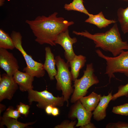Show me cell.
I'll return each mask as SVG.
<instances>
[{
  "mask_svg": "<svg viewBox=\"0 0 128 128\" xmlns=\"http://www.w3.org/2000/svg\"><path fill=\"white\" fill-rule=\"evenodd\" d=\"M74 103L70 108L68 117L72 120L77 119L75 127L81 126L90 122L93 115L92 112L87 111L79 100Z\"/></svg>",
  "mask_w": 128,
  "mask_h": 128,
  "instance_id": "8",
  "label": "cell"
},
{
  "mask_svg": "<svg viewBox=\"0 0 128 128\" xmlns=\"http://www.w3.org/2000/svg\"><path fill=\"white\" fill-rule=\"evenodd\" d=\"M76 120L70 122L68 120H65L60 124L56 125L55 128H74L77 124Z\"/></svg>",
  "mask_w": 128,
  "mask_h": 128,
  "instance_id": "26",
  "label": "cell"
},
{
  "mask_svg": "<svg viewBox=\"0 0 128 128\" xmlns=\"http://www.w3.org/2000/svg\"><path fill=\"white\" fill-rule=\"evenodd\" d=\"M80 128H95L96 127L91 122L83 126L80 127Z\"/></svg>",
  "mask_w": 128,
  "mask_h": 128,
  "instance_id": "30",
  "label": "cell"
},
{
  "mask_svg": "<svg viewBox=\"0 0 128 128\" xmlns=\"http://www.w3.org/2000/svg\"><path fill=\"white\" fill-rule=\"evenodd\" d=\"M96 52L98 56L106 61L105 74L109 77L110 83L111 78H115L114 74L115 73H123L128 77V50H123L119 55L113 57L105 55L99 49Z\"/></svg>",
  "mask_w": 128,
  "mask_h": 128,
  "instance_id": "6",
  "label": "cell"
},
{
  "mask_svg": "<svg viewBox=\"0 0 128 128\" xmlns=\"http://www.w3.org/2000/svg\"><path fill=\"white\" fill-rule=\"evenodd\" d=\"M94 72L92 64H87L86 70L83 71L84 74L82 77L74 81V91L70 100L71 103H75L85 96L90 87L99 83V80Z\"/></svg>",
  "mask_w": 128,
  "mask_h": 128,
  "instance_id": "4",
  "label": "cell"
},
{
  "mask_svg": "<svg viewBox=\"0 0 128 128\" xmlns=\"http://www.w3.org/2000/svg\"><path fill=\"white\" fill-rule=\"evenodd\" d=\"M21 114L16 109H14L13 107L10 106L7 109L2 116L5 117H9L16 119L21 116Z\"/></svg>",
  "mask_w": 128,
  "mask_h": 128,
  "instance_id": "24",
  "label": "cell"
},
{
  "mask_svg": "<svg viewBox=\"0 0 128 128\" xmlns=\"http://www.w3.org/2000/svg\"><path fill=\"white\" fill-rule=\"evenodd\" d=\"M15 48L10 36L3 30L0 29V48L12 50Z\"/></svg>",
  "mask_w": 128,
  "mask_h": 128,
  "instance_id": "21",
  "label": "cell"
},
{
  "mask_svg": "<svg viewBox=\"0 0 128 128\" xmlns=\"http://www.w3.org/2000/svg\"><path fill=\"white\" fill-rule=\"evenodd\" d=\"M123 96L128 97V83L124 85H120L118 87V91L112 96L111 100L114 101L118 98Z\"/></svg>",
  "mask_w": 128,
  "mask_h": 128,
  "instance_id": "22",
  "label": "cell"
},
{
  "mask_svg": "<svg viewBox=\"0 0 128 128\" xmlns=\"http://www.w3.org/2000/svg\"><path fill=\"white\" fill-rule=\"evenodd\" d=\"M59 114V109L56 107H54L53 108L51 114L54 116H58Z\"/></svg>",
  "mask_w": 128,
  "mask_h": 128,
  "instance_id": "28",
  "label": "cell"
},
{
  "mask_svg": "<svg viewBox=\"0 0 128 128\" xmlns=\"http://www.w3.org/2000/svg\"><path fill=\"white\" fill-rule=\"evenodd\" d=\"M0 67L11 76L19 68L17 60L13 53L2 48H0Z\"/></svg>",
  "mask_w": 128,
  "mask_h": 128,
  "instance_id": "11",
  "label": "cell"
},
{
  "mask_svg": "<svg viewBox=\"0 0 128 128\" xmlns=\"http://www.w3.org/2000/svg\"><path fill=\"white\" fill-rule=\"evenodd\" d=\"M106 128H128V123L119 121L115 123H110L106 127Z\"/></svg>",
  "mask_w": 128,
  "mask_h": 128,
  "instance_id": "27",
  "label": "cell"
},
{
  "mask_svg": "<svg viewBox=\"0 0 128 128\" xmlns=\"http://www.w3.org/2000/svg\"><path fill=\"white\" fill-rule=\"evenodd\" d=\"M58 14L55 12L48 17L39 16L33 20H26L36 37L35 41L41 45L47 44L55 46V41L58 36L74 24L73 21L58 17Z\"/></svg>",
  "mask_w": 128,
  "mask_h": 128,
  "instance_id": "1",
  "label": "cell"
},
{
  "mask_svg": "<svg viewBox=\"0 0 128 128\" xmlns=\"http://www.w3.org/2000/svg\"><path fill=\"white\" fill-rule=\"evenodd\" d=\"M45 50V59L43 64V68L47 72L50 80H53L54 79L55 76L57 73L55 66V58L50 47H46Z\"/></svg>",
  "mask_w": 128,
  "mask_h": 128,
  "instance_id": "14",
  "label": "cell"
},
{
  "mask_svg": "<svg viewBox=\"0 0 128 128\" xmlns=\"http://www.w3.org/2000/svg\"><path fill=\"white\" fill-rule=\"evenodd\" d=\"M18 85L13 76L6 73L0 77V101L5 99L11 100L18 88Z\"/></svg>",
  "mask_w": 128,
  "mask_h": 128,
  "instance_id": "9",
  "label": "cell"
},
{
  "mask_svg": "<svg viewBox=\"0 0 128 128\" xmlns=\"http://www.w3.org/2000/svg\"><path fill=\"white\" fill-rule=\"evenodd\" d=\"M88 16V18L85 22L94 25L100 29L105 28L109 25L116 22L114 20L106 18L102 11L95 15L90 14Z\"/></svg>",
  "mask_w": 128,
  "mask_h": 128,
  "instance_id": "15",
  "label": "cell"
},
{
  "mask_svg": "<svg viewBox=\"0 0 128 128\" xmlns=\"http://www.w3.org/2000/svg\"><path fill=\"white\" fill-rule=\"evenodd\" d=\"M30 106L20 102L17 106V109L20 114L27 117L29 113Z\"/></svg>",
  "mask_w": 128,
  "mask_h": 128,
  "instance_id": "25",
  "label": "cell"
},
{
  "mask_svg": "<svg viewBox=\"0 0 128 128\" xmlns=\"http://www.w3.org/2000/svg\"><path fill=\"white\" fill-rule=\"evenodd\" d=\"M36 121L23 123L20 122L14 118L0 116V128L5 125L8 128H24L33 124Z\"/></svg>",
  "mask_w": 128,
  "mask_h": 128,
  "instance_id": "18",
  "label": "cell"
},
{
  "mask_svg": "<svg viewBox=\"0 0 128 128\" xmlns=\"http://www.w3.org/2000/svg\"><path fill=\"white\" fill-rule=\"evenodd\" d=\"M112 112L113 113L122 115L128 116V103L114 106Z\"/></svg>",
  "mask_w": 128,
  "mask_h": 128,
  "instance_id": "23",
  "label": "cell"
},
{
  "mask_svg": "<svg viewBox=\"0 0 128 128\" xmlns=\"http://www.w3.org/2000/svg\"><path fill=\"white\" fill-rule=\"evenodd\" d=\"M101 95L93 92L88 96H83L79 99L82 105L88 111L92 112L96 108L100 101Z\"/></svg>",
  "mask_w": 128,
  "mask_h": 128,
  "instance_id": "17",
  "label": "cell"
},
{
  "mask_svg": "<svg viewBox=\"0 0 128 128\" xmlns=\"http://www.w3.org/2000/svg\"><path fill=\"white\" fill-rule=\"evenodd\" d=\"M13 77L21 91H27L33 88L32 83L34 77L28 73L18 70L14 73Z\"/></svg>",
  "mask_w": 128,
  "mask_h": 128,
  "instance_id": "12",
  "label": "cell"
},
{
  "mask_svg": "<svg viewBox=\"0 0 128 128\" xmlns=\"http://www.w3.org/2000/svg\"><path fill=\"white\" fill-rule=\"evenodd\" d=\"M112 96V92L106 96H101L99 102L92 113L94 119L97 121L102 120L106 116V109L108 104L111 100Z\"/></svg>",
  "mask_w": 128,
  "mask_h": 128,
  "instance_id": "13",
  "label": "cell"
},
{
  "mask_svg": "<svg viewBox=\"0 0 128 128\" xmlns=\"http://www.w3.org/2000/svg\"><path fill=\"white\" fill-rule=\"evenodd\" d=\"M123 0V1H128V0Z\"/></svg>",
  "mask_w": 128,
  "mask_h": 128,
  "instance_id": "33",
  "label": "cell"
},
{
  "mask_svg": "<svg viewBox=\"0 0 128 128\" xmlns=\"http://www.w3.org/2000/svg\"><path fill=\"white\" fill-rule=\"evenodd\" d=\"M86 57L82 55H76L69 62L71 69V73L73 81L77 79L79 75L80 70L84 66L86 62Z\"/></svg>",
  "mask_w": 128,
  "mask_h": 128,
  "instance_id": "16",
  "label": "cell"
},
{
  "mask_svg": "<svg viewBox=\"0 0 128 128\" xmlns=\"http://www.w3.org/2000/svg\"><path fill=\"white\" fill-rule=\"evenodd\" d=\"M53 107L51 105H48L46 108L45 110V112L48 115H50L51 114Z\"/></svg>",
  "mask_w": 128,
  "mask_h": 128,
  "instance_id": "29",
  "label": "cell"
},
{
  "mask_svg": "<svg viewBox=\"0 0 128 128\" xmlns=\"http://www.w3.org/2000/svg\"><path fill=\"white\" fill-rule=\"evenodd\" d=\"M5 105L0 104V114L2 112L5 110Z\"/></svg>",
  "mask_w": 128,
  "mask_h": 128,
  "instance_id": "31",
  "label": "cell"
},
{
  "mask_svg": "<svg viewBox=\"0 0 128 128\" xmlns=\"http://www.w3.org/2000/svg\"><path fill=\"white\" fill-rule=\"evenodd\" d=\"M64 8L67 11H78L88 16L90 14L84 6L83 0H73L70 4H65Z\"/></svg>",
  "mask_w": 128,
  "mask_h": 128,
  "instance_id": "20",
  "label": "cell"
},
{
  "mask_svg": "<svg viewBox=\"0 0 128 128\" xmlns=\"http://www.w3.org/2000/svg\"><path fill=\"white\" fill-rule=\"evenodd\" d=\"M73 33L92 40L96 48H100L105 51L110 52L114 57L119 55L124 50H128L127 41H122L116 23L105 32L92 34L85 30L81 32L73 31Z\"/></svg>",
  "mask_w": 128,
  "mask_h": 128,
  "instance_id": "2",
  "label": "cell"
},
{
  "mask_svg": "<svg viewBox=\"0 0 128 128\" xmlns=\"http://www.w3.org/2000/svg\"><path fill=\"white\" fill-rule=\"evenodd\" d=\"M55 59L57 69V73L55 76L57 81L56 88L58 90L62 91V96L68 106L69 100L74 90L72 86L73 80L69 69V63L66 62L59 55L56 56Z\"/></svg>",
  "mask_w": 128,
  "mask_h": 128,
  "instance_id": "3",
  "label": "cell"
},
{
  "mask_svg": "<svg viewBox=\"0 0 128 128\" xmlns=\"http://www.w3.org/2000/svg\"><path fill=\"white\" fill-rule=\"evenodd\" d=\"M5 1V0H0V6H2L4 5Z\"/></svg>",
  "mask_w": 128,
  "mask_h": 128,
  "instance_id": "32",
  "label": "cell"
},
{
  "mask_svg": "<svg viewBox=\"0 0 128 128\" xmlns=\"http://www.w3.org/2000/svg\"><path fill=\"white\" fill-rule=\"evenodd\" d=\"M77 41L76 37L72 38L70 37L68 29L60 33L55 41L56 44L59 45L63 48L64 50V57L67 62L69 63L76 55L73 50V45Z\"/></svg>",
  "mask_w": 128,
  "mask_h": 128,
  "instance_id": "10",
  "label": "cell"
},
{
  "mask_svg": "<svg viewBox=\"0 0 128 128\" xmlns=\"http://www.w3.org/2000/svg\"><path fill=\"white\" fill-rule=\"evenodd\" d=\"M117 14L122 32L124 34L128 33V6L125 9H119Z\"/></svg>",
  "mask_w": 128,
  "mask_h": 128,
  "instance_id": "19",
  "label": "cell"
},
{
  "mask_svg": "<svg viewBox=\"0 0 128 128\" xmlns=\"http://www.w3.org/2000/svg\"><path fill=\"white\" fill-rule=\"evenodd\" d=\"M10 37L15 48L21 52L26 62L27 66L23 68V71L34 77L40 78L44 76L45 72L43 64L34 60L32 56L25 50L22 45V37L20 33L13 31Z\"/></svg>",
  "mask_w": 128,
  "mask_h": 128,
  "instance_id": "5",
  "label": "cell"
},
{
  "mask_svg": "<svg viewBox=\"0 0 128 128\" xmlns=\"http://www.w3.org/2000/svg\"><path fill=\"white\" fill-rule=\"evenodd\" d=\"M27 92V98L30 105H31L33 102H37V106L39 108L45 109L49 105L53 107H62L65 102L63 96H55L46 90L39 91L32 89Z\"/></svg>",
  "mask_w": 128,
  "mask_h": 128,
  "instance_id": "7",
  "label": "cell"
}]
</instances>
